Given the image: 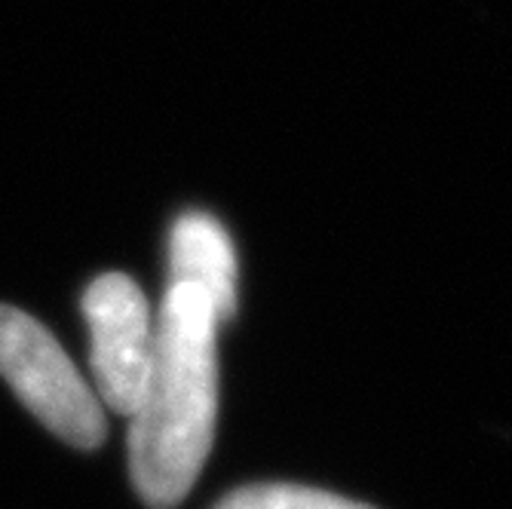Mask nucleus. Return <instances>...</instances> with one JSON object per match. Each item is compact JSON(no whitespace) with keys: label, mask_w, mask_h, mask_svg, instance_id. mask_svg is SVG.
<instances>
[{"label":"nucleus","mask_w":512,"mask_h":509,"mask_svg":"<svg viewBox=\"0 0 512 509\" xmlns=\"http://www.w3.org/2000/svg\"><path fill=\"white\" fill-rule=\"evenodd\" d=\"M215 509H375V506L307 485H249L227 494Z\"/></svg>","instance_id":"39448f33"},{"label":"nucleus","mask_w":512,"mask_h":509,"mask_svg":"<svg viewBox=\"0 0 512 509\" xmlns=\"http://www.w3.org/2000/svg\"><path fill=\"white\" fill-rule=\"evenodd\" d=\"M169 283H194L227 313L237 307V255L224 227L203 212L181 215L169 240Z\"/></svg>","instance_id":"20e7f679"},{"label":"nucleus","mask_w":512,"mask_h":509,"mask_svg":"<svg viewBox=\"0 0 512 509\" xmlns=\"http://www.w3.org/2000/svg\"><path fill=\"white\" fill-rule=\"evenodd\" d=\"M0 375L34 418L77 448H96L108 436L102 402L62 344L34 316L0 304Z\"/></svg>","instance_id":"f03ea898"},{"label":"nucleus","mask_w":512,"mask_h":509,"mask_svg":"<svg viewBox=\"0 0 512 509\" xmlns=\"http://www.w3.org/2000/svg\"><path fill=\"white\" fill-rule=\"evenodd\" d=\"M89 326V365L102 402L132 418L151 378L154 332L145 292L126 273H105L83 295Z\"/></svg>","instance_id":"7ed1b4c3"},{"label":"nucleus","mask_w":512,"mask_h":509,"mask_svg":"<svg viewBox=\"0 0 512 509\" xmlns=\"http://www.w3.org/2000/svg\"><path fill=\"white\" fill-rule=\"evenodd\" d=\"M230 313L194 283H169L145 396L132 411L129 473L154 509L194 488L218 421V329Z\"/></svg>","instance_id":"f257e3e1"}]
</instances>
